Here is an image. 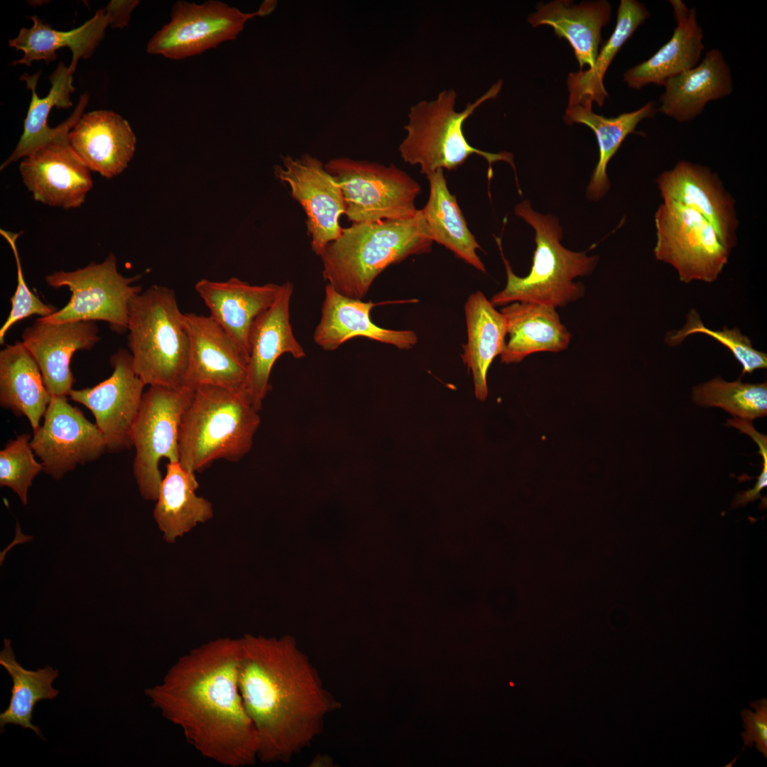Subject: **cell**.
I'll list each match as a JSON object with an SVG mask.
<instances>
[{
    "label": "cell",
    "instance_id": "1",
    "mask_svg": "<svg viewBox=\"0 0 767 767\" xmlns=\"http://www.w3.org/2000/svg\"><path fill=\"white\" fill-rule=\"evenodd\" d=\"M240 638H219L181 656L145 694L203 757L227 767L258 760V738L241 696Z\"/></svg>",
    "mask_w": 767,
    "mask_h": 767
},
{
    "label": "cell",
    "instance_id": "2",
    "mask_svg": "<svg viewBox=\"0 0 767 767\" xmlns=\"http://www.w3.org/2000/svg\"><path fill=\"white\" fill-rule=\"evenodd\" d=\"M239 691L258 738V760L287 763L341 708L308 656L289 637L240 638Z\"/></svg>",
    "mask_w": 767,
    "mask_h": 767
},
{
    "label": "cell",
    "instance_id": "3",
    "mask_svg": "<svg viewBox=\"0 0 767 767\" xmlns=\"http://www.w3.org/2000/svg\"><path fill=\"white\" fill-rule=\"evenodd\" d=\"M433 242L420 210L406 219L352 224L320 256L322 277L340 294L362 300L387 267L430 251Z\"/></svg>",
    "mask_w": 767,
    "mask_h": 767
},
{
    "label": "cell",
    "instance_id": "4",
    "mask_svg": "<svg viewBox=\"0 0 767 767\" xmlns=\"http://www.w3.org/2000/svg\"><path fill=\"white\" fill-rule=\"evenodd\" d=\"M245 391L197 387L180 425L178 461L196 473L213 462H238L251 450L261 418Z\"/></svg>",
    "mask_w": 767,
    "mask_h": 767
},
{
    "label": "cell",
    "instance_id": "5",
    "mask_svg": "<svg viewBox=\"0 0 767 767\" xmlns=\"http://www.w3.org/2000/svg\"><path fill=\"white\" fill-rule=\"evenodd\" d=\"M514 212L534 229L535 249L533 264L527 276H516L504 256L501 239L496 237L507 281L505 288L493 295L491 303L494 306H504L513 302H528L556 308L581 298L584 286L574 282V279L591 273L598 262V256H589L584 252L572 251L563 246L558 219L534 211L530 201L517 204Z\"/></svg>",
    "mask_w": 767,
    "mask_h": 767
},
{
    "label": "cell",
    "instance_id": "6",
    "mask_svg": "<svg viewBox=\"0 0 767 767\" xmlns=\"http://www.w3.org/2000/svg\"><path fill=\"white\" fill-rule=\"evenodd\" d=\"M127 331L134 371L146 386L183 385L190 339L173 290L153 285L134 296Z\"/></svg>",
    "mask_w": 767,
    "mask_h": 767
},
{
    "label": "cell",
    "instance_id": "7",
    "mask_svg": "<svg viewBox=\"0 0 767 767\" xmlns=\"http://www.w3.org/2000/svg\"><path fill=\"white\" fill-rule=\"evenodd\" d=\"M502 85L503 82L499 80L461 111L455 109L457 94L453 89L442 91L435 99L420 101L412 106L408 123L404 127L407 136L399 146L403 160L410 165H420L421 173L428 176L439 169H456L470 156L478 154L489 163V181L493 175L492 164L502 161L512 166L520 189L513 154L477 149L468 143L463 132L464 121L482 104L496 97Z\"/></svg>",
    "mask_w": 767,
    "mask_h": 767
},
{
    "label": "cell",
    "instance_id": "8",
    "mask_svg": "<svg viewBox=\"0 0 767 767\" xmlns=\"http://www.w3.org/2000/svg\"><path fill=\"white\" fill-rule=\"evenodd\" d=\"M325 168L341 188L344 214L352 224L406 219L418 211L419 184L393 165L343 158Z\"/></svg>",
    "mask_w": 767,
    "mask_h": 767
},
{
    "label": "cell",
    "instance_id": "9",
    "mask_svg": "<svg viewBox=\"0 0 767 767\" xmlns=\"http://www.w3.org/2000/svg\"><path fill=\"white\" fill-rule=\"evenodd\" d=\"M195 389L185 385L151 386L144 392L131 430L133 472L141 496L156 501L163 479L159 462L178 461L181 419ZM179 462V461H178Z\"/></svg>",
    "mask_w": 767,
    "mask_h": 767
},
{
    "label": "cell",
    "instance_id": "10",
    "mask_svg": "<svg viewBox=\"0 0 767 767\" xmlns=\"http://www.w3.org/2000/svg\"><path fill=\"white\" fill-rule=\"evenodd\" d=\"M654 222V256L672 266L680 281L712 283L718 278L731 251L705 217L682 205L663 202Z\"/></svg>",
    "mask_w": 767,
    "mask_h": 767
},
{
    "label": "cell",
    "instance_id": "11",
    "mask_svg": "<svg viewBox=\"0 0 767 767\" xmlns=\"http://www.w3.org/2000/svg\"><path fill=\"white\" fill-rule=\"evenodd\" d=\"M140 278L121 275L112 253L100 263L92 262L73 271H55L45 277L48 285L55 288L67 286L72 295L63 308L40 318L50 322L102 320L114 332L124 334L128 330L129 303L141 292V286L132 283Z\"/></svg>",
    "mask_w": 767,
    "mask_h": 767
},
{
    "label": "cell",
    "instance_id": "12",
    "mask_svg": "<svg viewBox=\"0 0 767 767\" xmlns=\"http://www.w3.org/2000/svg\"><path fill=\"white\" fill-rule=\"evenodd\" d=\"M251 13L241 12L221 1L202 4L175 2L170 20L151 38L146 52L170 60H183L200 55L221 43L235 39Z\"/></svg>",
    "mask_w": 767,
    "mask_h": 767
},
{
    "label": "cell",
    "instance_id": "13",
    "mask_svg": "<svg viewBox=\"0 0 767 767\" xmlns=\"http://www.w3.org/2000/svg\"><path fill=\"white\" fill-rule=\"evenodd\" d=\"M31 445L43 471L53 479H62L77 465L94 461L107 451L97 425L71 406L67 397L52 396Z\"/></svg>",
    "mask_w": 767,
    "mask_h": 767
},
{
    "label": "cell",
    "instance_id": "14",
    "mask_svg": "<svg viewBox=\"0 0 767 767\" xmlns=\"http://www.w3.org/2000/svg\"><path fill=\"white\" fill-rule=\"evenodd\" d=\"M109 361L113 372L108 379L91 388L72 389L68 396L91 410L107 451L116 452L132 447V427L146 385L134 371L130 352L120 348Z\"/></svg>",
    "mask_w": 767,
    "mask_h": 767
},
{
    "label": "cell",
    "instance_id": "15",
    "mask_svg": "<svg viewBox=\"0 0 767 767\" xmlns=\"http://www.w3.org/2000/svg\"><path fill=\"white\" fill-rule=\"evenodd\" d=\"M281 159L283 165H275L274 174L289 186L291 196L303 207L312 250L320 256L343 229L339 223L345 211L341 188L322 163L314 157L288 156Z\"/></svg>",
    "mask_w": 767,
    "mask_h": 767
},
{
    "label": "cell",
    "instance_id": "16",
    "mask_svg": "<svg viewBox=\"0 0 767 767\" xmlns=\"http://www.w3.org/2000/svg\"><path fill=\"white\" fill-rule=\"evenodd\" d=\"M185 319L190 350L183 385L245 391L248 357L234 338L210 315L185 313Z\"/></svg>",
    "mask_w": 767,
    "mask_h": 767
},
{
    "label": "cell",
    "instance_id": "17",
    "mask_svg": "<svg viewBox=\"0 0 767 767\" xmlns=\"http://www.w3.org/2000/svg\"><path fill=\"white\" fill-rule=\"evenodd\" d=\"M19 171L34 200L51 207L78 208L93 187L91 170L68 141L52 142L23 158Z\"/></svg>",
    "mask_w": 767,
    "mask_h": 767
},
{
    "label": "cell",
    "instance_id": "18",
    "mask_svg": "<svg viewBox=\"0 0 767 767\" xmlns=\"http://www.w3.org/2000/svg\"><path fill=\"white\" fill-rule=\"evenodd\" d=\"M656 182L663 202L678 203L699 213L731 251L736 244L738 227L735 202L717 175L707 167L682 161L663 172Z\"/></svg>",
    "mask_w": 767,
    "mask_h": 767
},
{
    "label": "cell",
    "instance_id": "19",
    "mask_svg": "<svg viewBox=\"0 0 767 767\" xmlns=\"http://www.w3.org/2000/svg\"><path fill=\"white\" fill-rule=\"evenodd\" d=\"M293 292L291 282L281 284L276 300L256 318L251 329L245 391L259 412L270 389V375L276 360L286 353L295 359L306 355L294 335L290 321Z\"/></svg>",
    "mask_w": 767,
    "mask_h": 767
},
{
    "label": "cell",
    "instance_id": "20",
    "mask_svg": "<svg viewBox=\"0 0 767 767\" xmlns=\"http://www.w3.org/2000/svg\"><path fill=\"white\" fill-rule=\"evenodd\" d=\"M95 321L50 322L40 317L25 328L22 342L37 362L51 396H65L75 378L70 361L77 350H91L100 340Z\"/></svg>",
    "mask_w": 767,
    "mask_h": 767
},
{
    "label": "cell",
    "instance_id": "21",
    "mask_svg": "<svg viewBox=\"0 0 767 767\" xmlns=\"http://www.w3.org/2000/svg\"><path fill=\"white\" fill-rule=\"evenodd\" d=\"M75 71L70 65L66 67L62 62H60L48 77L51 88L48 95L43 98H40L36 93L37 82L41 71L32 75L25 73L20 77V80L26 82V87L31 91L32 97L24 119L23 134L12 153L1 164V170L11 163L29 156L48 143L68 141L69 132L83 115V111L89 101L88 94L81 95L74 111L58 126L50 128L48 124V119L53 107L67 109L72 106L70 96L75 91L72 85Z\"/></svg>",
    "mask_w": 767,
    "mask_h": 767
},
{
    "label": "cell",
    "instance_id": "22",
    "mask_svg": "<svg viewBox=\"0 0 767 767\" xmlns=\"http://www.w3.org/2000/svg\"><path fill=\"white\" fill-rule=\"evenodd\" d=\"M68 141L90 170L112 178L127 168L136 138L129 123L119 114L97 110L81 116L69 132Z\"/></svg>",
    "mask_w": 767,
    "mask_h": 767
},
{
    "label": "cell",
    "instance_id": "23",
    "mask_svg": "<svg viewBox=\"0 0 767 767\" xmlns=\"http://www.w3.org/2000/svg\"><path fill=\"white\" fill-rule=\"evenodd\" d=\"M374 305L371 301L343 295L327 284L321 317L313 335L315 342L332 351L354 337H364L400 349L413 347L418 342L413 331L385 329L371 321L370 312Z\"/></svg>",
    "mask_w": 767,
    "mask_h": 767
},
{
    "label": "cell",
    "instance_id": "24",
    "mask_svg": "<svg viewBox=\"0 0 767 767\" xmlns=\"http://www.w3.org/2000/svg\"><path fill=\"white\" fill-rule=\"evenodd\" d=\"M663 87L658 112L684 123L700 116L709 102L730 95L733 79L722 53L712 48L695 67L669 79Z\"/></svg>",
    "mask_w": 767,
    "mask_h": 767
},
{
    "label": "cell",
    "instance_id": "25",
    "mask_svg": "<svg viewBox=\"0 0 767 767\" xmlns=\"http://www.w3.org/2000/svg\"><path fill=\"white\" fill-rule=\"evenodd\" d=\"M281 285H251L233 277L226 281L202 278L195 289L210 316L237 342L249 359V336L256 318L276 300Z\"/></svg>",
    "mask_w": 767,
    "mask_h": 767
},
{
    "label": "cell",
    "instance_id": "26",
    "mask_svg": "<svg viewBox=\"0 0 767 767\" xmlns=\"http://www.w3.org/2000/svg\"><path fill=\"white\" fill-rule=\"evenodd\" d=\"M676 26L668 41L651 58L626 70L623 81L633 89L663 86L669 79L695 67L705 49L697 9L681 0H670Z\"/></svg>",
    "mask_w": 767,
    "mask_h": 767
},
{
    "label": "cell",
    "instance_id": "27",
    "mask_svg": "<svg viewBox=\"0 0 767 767\" xmlns=\"http://www.w3.org/2000/svg\"><path fill=\"white\" fill-rule=\"evenodd\" d=\"M611 7L606 1H584L574 4L570 1L555 0L540 5L529 15L528 21L533 27L549 26L560 38L566 39L574 50L580 65L589 69L594 65L601 43L602 28L611 19Z\"/></svg>",
    "mask_w": 767,
    "mask_h": 767
},
{
    "label": "cell",
    "instance_id": "28",
    "mask_svg": "<svg viewBox=\"0 0 767 767\" xmlns=\"http://www.w3.org/2000/svg\"><path fill=\"white\" fill-rule=\"evenodd\" d=\"M29 18L33 22V26L22 28L15 38L9 40L10 47L23 53V57L12 65L30 66L33 61L42 60L49 64L57 59L58 50L67 47L72 53L70 66L75 70L80 59H87L93 54L103 39L107 26H111L114 21L108 6L99 9L80 27L68 31L55 30L36 15Z\"/></svg>",
    "mask_w": 767,
    "mask_h": 767
},
{
    "label": "cell",
    "instance_id": "29",
    "mask_svg": "<svg viewBox=\"0 0 767 767\" xmlns=\"http://www.w3.org/2000/svg\"><path fill=\"white\" fill-rule=\"evenodd\" d=\"M509 339L500 355L501 363H518L537 352H560L567 349L571 334L555 308L528 302H513L501 310Z\"/></svg>",
    "mask_w": 767,
    "mask_h": 767
},
{
    "label": "cell",
    "instance_id": "30",
    "mask_svg": "<svg viewBox=\"0 0 767 767\" xmlns=\"http://www.w3.org/2000/svg\"><path fill=\"white\" fill-rule=\"evenodd\" d=\"M51 398L37 362L22 341L6 345L0 352L1 406L26 417L34 433Z\"/></svg>",
    "mask_w": 767,
    "mask_h": 767
},
{
    "label": "cell",
    "instance_id": "31",
    "mask_svg": "<svg viewBox=\"0 0 767 767\" xmlns=\"http://www.w3.org/2000/svg\"><path fill=\"white\" fill-rule=\"evenodd\" d=\"M195 473L185 469L178 461L168 462L156 500L153 518L168 543L190 531L213 516L212 504L199 496Z\"/></svg>",
    "mask_w": 767,
    "mask_h": 767
},
{
    "label": "cell",
    "instance_id": "32",
    "mask_svg": "<svg viewBox=\"0 0 767 767\" xmlns=\"http://www.w3.org/2000/svg\"><path fill=\"white\" fill-rule=\"evenodd\" d=\"M592 107L591 103L568 104L563 119L569 125L576 123L587 126L597 138L599 160L587 187V198L597 201L610 188L606 168L611 159L626 138L636 133L638 124L643 119L653 118L658 111L656 103L650 101L635 111L606 117L594 113Z\"/></svg>",
    "mask_w": 767,
    "mask_h": 767
},
{
    "label": "cell",
    "instance_id": "33",
    "mask_svg": "<svg viewBox=\"0 0 767 767\" xmlns=\"http://www.w3.org/2000/svg\"><path fill=\"white\" fill-rule=\"evenodd\" d=\"M464 314L467 343L463 346L462 359L472 371L477 398L484 401L488 396L487 371L506 347V320L481 291L469 296Z\"/></svg>",
    "mask_w": 767,
    "mask_h": 767
},
{
    "label": "cell",
    "instance_id": "34",
    "mask_svg": "<svg viewBox=\"0 0 767 767\" xmlns=\"http://www.w3.org/2000/svg\"><path fill=\"white\" fill-rule=\"evenodd\" d=\"M426 177L430 195L427 204L420 211L428 236L477 270L486 272L477 254L481 247L468 228L455 195L447 188L443 170L439 169Z\"/></svg>",
    "mask_w": 767,
    "mask_h": 767
},
{
    "label": "cell",
    "instance_id": "35",
    "mask_svg": "<svg viewBox=\"0 0 767 767\" xmlns=\"http://www.w3.org/2000/svg\"><path fill=\"white\" fill-rule=\"evenodd\" d=\"M651 16L643 3L636 0H621L613 33L599 51L592 68L570 72L567 84L568 104L595 102L602 107L608 97L604 79L608 67L626 41Z\"/></svg>",
    "mask_w": 767,
    "mask_h": 767
},
{
    "label": "cell",
    "instance_id": "36",
    "mask_svg": "<svg viewBox=\"0 0 767 767\" xmlns=\"http://www.w3.org/2000/svg\"><path fill=\"white\" fill-rule=\"evenodd\" d=\"M0 665L13 683L9 705L0 714L1 731L7 724H14L30 729L44 739L40 728L32 722L33 712L39 701L53 700L58 696L59 691L53 687V682L59 675L58 670L50 665L36 670L26 669L16 660L11 642L6 638L0 652Z\"/></svg>",
    "mask_w": 767,
    "mask_h": 767
},
{
    "label": "cell",
    "instance_id": "37",
    "mask_svg": "<svg viewBox=\"0 0 767 767\" xmlns=\"http://www.w3.org/2000/svg\"><path fill=\"white\" fill-rule=\"evenodd\" d=\"M697 405L717 407L734 418L753 420L767 415V383L726 381L717 376L695 386L692 393Z\"/></svg>",
    "mask_w": 767,
    "mask_h": 767
},
{
    "label": "cell",
    "instance_id": "38",
    "mask_svg": "<svg viewBox=\"0 0 767 767\" xmlns=\"http://www.w3.org/2000/svg\"><path fill=\"white\" fill-rule=\"evenodd\" d=\"M697 333L715 339L731 352L742 367L739 379L745 374H751L756 370L767 367L766 353L756 349L751 340L744 335L738 328L729 329L724 327L721 330H712L705 326L699 313L695 309H691L688 312L684 327L667 334L665 341L668 345L675 347L680 344L687 336Z\"/></svg>",
    "mask_w": 767,
    "mask_h": 767
},
{
    "label": "cell",
    "instance_id": "39",
    "mask_svg": "<svg viewBox=\"0 0 767 767\" xmlns=\"http://www.w3.org/2000/svg\"><path fill=\"white\" fill-rule=\"evenodd\" d=\"M31 436L22 434L9 440L0 451V485L11 489L24 505L33 479L43 467L34 457Z\"/></svg>",
    "mask_w": 767,
    "mask_h": 767
},
{
    "label": "cell",
    "instance_id": "40",
    "mask_svg": "<svg viewBox=\"0 0 767 767\" xmlns=\"http://www.w3.org/2000/svg\"><path fill=\"white\" fill-rule=\"evenodd\" d=\"M0 234L11 246L17 268V286L13 295L11 298V309L6 320L0 329V344H3L6 332L18 321L33 315H39L40 317H45L51 315L58 310L56 307L42 302L38 296L30 290L25 281L21 259L16 246V240L21 233H13L1 229Z\"/></svg>",
    "mask_w": 767,
    "mask_h": 767
},
{
    "label": "cell",
    "instance_id": "41",
    "mask_svg": "<svg viewBox=\"0 0 767 767\" xmlns=\"http://www.w3.org/2000/svg\"><path fill=\"white\" fill-rule=\"evenodd\" d=\"M755 712L745 708L741 712L744 731L741 734L744 746L752 747L767 758V700L761 699L750 705Z\"/></svg>",
    "mask_w": 767,
    "mask_h": 767
}]
</instances>
